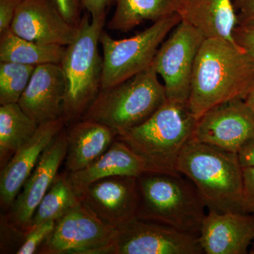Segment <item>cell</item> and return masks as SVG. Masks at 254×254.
I'll use <instances>...</instances> for the list:
<instances>
[{"label":"cell","mask_w":254,"mask_h":254,"mask_svg":"<svg viewBox=\"0 0 254 254\" xmlns=\"http://www.w3.org/2000/svg\"><path fill=\"white\" fill-rule=\"evenodd\" d=\"M254 83V66L238 44L205 38L193 65L188 106L196 120L225 102L244 98Z\"/></svg>","instance_id":"6da1fadb"},{"label":"cell","mask_w":254,"mask_h":254,"mask_svg":"<svg viewBox=\"0 0 254 254\" xmlns=\"http://www.w3.org/2000/svg\"><path fill=\"white\" fill-rule=\"evenodd\" d=\"M177 170L194 185L208 211L243 213L244 172L238 153L192 138L179 157Z\"/></svg>","instance_id":"7a4b0ae2"},{"label":"cell","mask_w":254,"mask_h":254,"mask_svg":"<svg viewBox=\"0 0 254 254\" xmlns=\"http://www.w3.org/2000/svg\"><path fill=\"white\" fill-rule=\"evenodd\" d=\"M196 122L188 104L167 99L144 123L119 133L115 138L143 160L147 172L180 173L177 160L193 138Z\"/></svg>","instance_id":"3957f363"},{"label":"cell","mask_w":254,"mask_h":254,"mask_svg":"<svg viewBox=\"0 0 254 254\" xmlns=\"http://www.w3.org/2000/svg\"><path fill=\"white\" fill-rule=\"evenodd\" d=\"M137 218L198 237L207 209L194 185L182 174L147 172L137 177Z\"/></svg>","instance_id":"277c9868"},{"label":"cell","mask_w":254,"mask_h":254,"mask_svg":"<svg viewBox=\"0 0 254 254\" xmlns=\"http://www.w3.org/2000/svg\"><path fill=\"white\" fill-rule=\"evenodd\" d=\"M83 15L77 36L66 46L61 66L66 83L63 118L66 124L76 123L101 90L103 59L98 45L106 18L91 19Z\"/></svg>","instance_id":"5b68a950"},{"label":"cell","mask_w":254,"mask_h":254,"mask_svg":"<svg viewBox=\"0 0 254 254\" xmlns=\"http://www.w3.org/2000/svg\"><path fill=\"white\" fill-rule=\"evenodd\" d=\"M167 101L152 66L117 86L100 90L81 120L110 127L115 135L144 123Z\"/></svg>","instance_id":"8992f818"},{"label":"cell","mask_w":254,"mask_h":254,"mask_svg":"<svg viewBox=\"0 0 254 254\" xmlns=\"http://www.w3.org/2000/svg\"><path fill=\"white\" fill-rule=\"evenodd\" d=\"M181 21L176 13L121 40L114 39L103 30L99 40L103 59L101 90L117 86L150 68L159 48Z\"/></svg>","instance_id":"52a82bcc"},{"label":"cell","mask_w":254,"mask_h":254,"mask_svg":"<svg viewBox=\"0 0 254 254\" xmlns=\"http://www.w3.org/2000/svg\"><path fill=\"white\" fill-rule=\"evenodd\" d=\"M117 232L81 201L56 220L38 253L111 254Z\"/></svg>","instance_id":"ba28073f"},{"label":"cell","mask_w":254,"mask_h":254,"mask_svg":"<svg viewBox=\"0 0 254 254\" xmlns=\"http://www.w3.org/2000/svg\"><path fill=\"white\" fill-rule=\"evenodd\" d=\"M205 37L182 20L155 55L151 66L164 81L167 99L188 104L195 57Z\"/></svg>","instance_id":"9c48e42d"},{"label":"cell","mask_w":254,"mask_h":254,"mask_svg":"<svg viewBox=\"0 0 254 254\" xmlns=\"http://www.w3.org/2000/svg\"><path fill=\"white\" fill-rule=\"evenodd\" d=\"M111 254H203L198 237L136 218L117 229Z\"/></svg>","instance_id":"30bf717a"},{"label":"cell","mask_w":254,"mask_h":254,"mask_svg":"<svg viewBox=\"0 0 254 254\" xmlns=\"http://www.w3.org/2000/svg\"><path fill=\"white\" fill-rule=\"evenodd\" d=\"M254 136V118L243 98L217 105L197 120L193 139L238 153Z\"/></svg>","instance_id":"8fae6325"},{"label":"cell","mask_w":254,"mask_h":254,"mask_svg":"<svg viewBox=\"0 0 254 254\" xmlns=\"http://www.w3.org/2000/svg\"><path fill=\"white\" fill-rule=\"evenodd\" d=\"M81 201L105 223L118 229L137 218V177L112 176L95 181L81 193Z\"/></svg>","instance_id":"7c38bea8"},{"label":"cell","mask_w":254,"mask_h":254,"mask_svg":"<svg viewBox=\"0 0 254 254\" xmlns=\"http://www.w3.org/2000/svg\"><path fill=\"white\" fill-rule=\"evenodd\" d=\"M10 29L38 44L67 46L77 36L78 26L64 18L55 0H25Z\"/></svg>","instance_id":"4fadbf2b"},{"label":"cell","mask_w":254,"mask_h":254,"mask_svg":"<svg viewBox=\"0 0 254 254\" xmlns=\"http://www.w3.org/2000/svg\"><path fill=\"white\" fill-rule=\"evenodd\" d=\"M68 149L67 132L62 131L45 150L11 205V221L24 231L49 190Z\"/></svg>","instance_id":"5bb4252c"},{"label":"cell","mask_w":254,"mask_h":254,"mask_svg":"<svg viewBox=\"0 0 254 254\" xmlns=\"http://www.w3.org/2000/svg\"><path fill=\"white\" fill-rule=\"evenodd\" d=\"M66 125L63 118L38 125L33 136L11 157L0 176L1 206L11 207L45 150Z\"/></svg>","instance_id":"9a60e30c"},{"label":"cell","mask_w":254,"mask_h":254,"mask_svg":"<svg viewBox=\"0 0 254 254\" xmlns=\"http://www.w3.org/2000/svg\"><path fill=\"white\" fill-rule=\"evenodd\" d=\"M198 241L203 254H248L254 242V214L208 211Z\"/></svg>","instance_id":"2e32d148"},{"label":"cell","mask_w":254,"mask_h":254,"mask_svg":"<svg viewBox=\"0 0 254 254\" xmlns=\"http://www.w3.org/2000/svg\"><path fill=\"white\" fill-rule=\"evenodd\" d=\"M66 83L60 64L38 65L18 101L38 125L63 118Z\"/></svg>","instance_id":"e0dca14e"},{"label":"cell","mask_w":254,"mask_h":254,"mask_svg":"<svg viewBox=\"0 0 254 254\" xmlns=\"http://www.w3.org/2000/svg\"><path fill=\"white\" fill-rule=\"evenodd\" d=\"M177 13L205 38H220L237 44L234 32L239 21L233 0H181Z\"/></svg>","instance_id":"ac0fdd59"},{"label":"cell","mask_w":254,"mask_h":254,"mask_svg":"<svg viewBox=\"0 0 254 254\" xmlns=\"http://www.w3.org/2000/svg\"><path fill=\"white\" fill-rule=\"evenodd\" d=\"M145 163L129 147L115 138L106 151L86 168L68 173L78 195L92 183L112 176L139 177L146 173Z\"/></svg>","instance_id":"d6986e66"},{"label":"cell","mask_w":254,"mask_h":254,"mask_svg":"<svg viewBox=\"0 0 254 254\" xmlns=\"http://www.w3.org/2000/svg\"><path fill=\"white\" fill-rule=\"evenodd\" d=\"M67 132L66 167L68 173L86 168L110 148L116 138L115 132L103 124L80 120Z\"/></svg>","instance_id":"ffe728a7"},{"label":"cell","mask_w":254,"mask_h":254,"mask_svg":"<svg viewBox=\"0 0 254 254\" xmlns=\"http://www.w3.org/2000/svg\"><path fill=\"white\" fill-rule=\"evenodd\" d=\"M115 11L107 26L128 32L147 21L153 22L178 12L181 0H115Z\"/></svg>","instance_id":"44dd1931"},{"label":"cell","mask_w":254,"mask_h":254,"mask_svg":"<svg viewBox=\"0 0 254 254\" xmlns=\"http://www.w3.org/2000/svg\"><path fill=\"white\" fill-rule=\"evenodd\" d=\"M66 46L40 45L24 39L11 29L0 33V62L37 66L61 64Z\"/></svg>","instance_id":"7402d4cb"},{"label":"cell","mask_w":254,"mask_h":254,"mask_svg":"<svg viewBox=\"0 0 254 254\" xmlns=\"http://www.w3.org/2000/svg\"><path fill=\"white\" fill-rule=\"evenodd\" d=\"M38 125L18 103L0 106V165L4 168L11 157L30 140Z\"/></svg>","instance_id":"603a6c76"},{"label":"cell","mask_w":254,"mask_h":254,"mask_svg":"<svg viewBox=\"0 0 254 254\" xmlns=\"http://www.w3.org/2000/svg\"><path fill=\"white\" fill-rule=\"evenodd\" d=\"M81 202V197L70 181L68 173L57 175L24 231L48 220L56 221Z\"/></svg>","instance_id":"cb8c5ba5"},{"label":"cell","mask_w":254,"mask_h":254,"mask_svg":"<svg viewBox=\"0 0 254 254\" xmlns=\"http://www.w3.org/2000/svg\"><path fill=\"white\" fill-rule=\"evenodd\" d=\"M36 66L0 62V105L18 103Z\"/></svg>","instance_id":"d4e9b609"},{"label":"cell","mask_w":254,"mask_h":254,"mask_svg":"<svg viewBox=\"0 0 254 254\" xmlns=\"http://www.w3.org/2000/svg\"><path fill=\"white\" fill-rule=\"evenodd\" d=\"M55 222V220H48L38 226L28 229L23 232L25 235L24 241L19 249L16 251V254L36 253L54 230Z\"/></svg>","instance_id":"484cf974"},{"label":"cell","mask_w":254,"mask_h":254,"mask_svg":"<svg viewBox=\"0 0 254 254\" xmlns=\"http://www.w3.org/2000/svg\"><path fill=\"white\" fill-rule=\"evenodd\" d=\"M64 18L74 26H79L81 22L82 9L81 0H55Z\"/></svg>","instance_id":"4316f807"},{"label":"cell","mask_w":254,"mask_h":254,"mask_svg":"<svg viewBox=\"0 0 254 254\" xmlns=\"http://www.w3.org/2000/svg\"><path fill=\"white\" fill-rule=\"evenodd\" d=\"M243 213L254 214V168H243Z\"/></svg>","instance_id":"83f0119b"},{"label":"cell","mask_w":254,"mask_h":254,"mask_svg":"<svg viewBox=\"0 0 254 254\" xmlns=\"http://www.w3.org/2000/svg\"><path fill=\"white\" fill-rule=\"evenodd\" d=\"M234 38L254 66V29L238 25L234 32Z\"/></svg>","instance_id":"f1b7e54d"},{"label":"cell","mask_w":254,"mask_h":254,"mask_svg":"<svg viewBox=\"0 0 254 254\" xmlns=\"http://www.w3.org/2000/svg\"><path fill=\"white\" fill-rule=\"evenodd\" d=\"M25 0H0V33L9 29L16 11Z\"/></svg>","instance_id":"f546056e"},{"label":"cell","mask_w":254,"mask_h":254,"mask_svg":"<svg viewBox=\"0 0 254 254\" xmlns=\"http://www.w3.org/2000/svg\"><path fill=\"white\" fill-rule=\"evenodd\" d=\"M234 4L239 26L254 29V0H235Z\"/></svg>","instance_id":"4dcf8cb0"},{"label":"cell","mask_w":254,"mask_h":254,"mask_svg":"<svg viewBox=\"0 0 254 254\" xmlns=\"http://www.w3.org/2000/svg\"><path fill=\"white\" fill-rule=\"evenodd\" d=\"M114 1L115 0H81L83 9L91 15V19L106 18Z\"/></svg>","instance_id":"1f68e13d"},{"label":"cell","mask_w":254,"mask_h":254,"mask_svg":"<svg viewBox=\"0 0 254 254\" xmlns=\"http://www.w3.org/2000/svg\"><path fill=\"white\" fill-rule=\"evenodd\" d=\"M238 156L242 168H254V136L239 150Z\"/></svg>","instance_id":"d6a6232c"},{"label":"cell","mask_w":254,"mask_h":254,"mask_svg":"<svg viewBox=\"0 0 254 254\" xmlns=\"http://www.w3.org/2000/svg\"><path fill=\"white\" fill-rule=\"evenodd\" d=\"M243 99L254 118V83L252 88H250V91L247 92Z\"/></svg>","instance_id":"836d02e7"},{"label":"cell","mask_w":254,"mask_h":254,"mask_svg":"<svg viewBox=\"0 0 254 254\" xmlns=\"http://www.w3.org/2000/svg\"><path fill=\"white\" fill-rule=\"evenodd\" d=\"M250 252V254H254V242L252 244V248H251Z\"/></svg>","instance_id":"e575fe53"}]
</instances>
